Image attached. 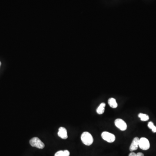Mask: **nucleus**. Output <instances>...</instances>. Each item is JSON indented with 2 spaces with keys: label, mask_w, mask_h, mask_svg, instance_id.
I'll return each mask as SVG.
<instances>
[{
  "label": "nucleus",
  "mask_w": 156,
  "mask_h": 156,
  "mask_svg": "<svg viewBox=\"0 0 156 156\" xmlns=\"http://www.w3.org/2000/svg\"><path fill=\"white\" fill-rule=\"evenodd\" d=\"M81 140L84 144L90 146L93 142V138L92 135L88 132H84L81 135Z\"/></svg>",
  "instance_id": "nucleus-1"
},
{
  "label": "nucleus",
  "mask_w": 156,
  "mask_h": 156,
  "mask_svg": "<svg viewBox=\"0 0 156 156\" xmlns=\"http://www.w3.org/2000/svg\"><path fill=\"white\" fill-rule=\"evenodd\" d=\"M30 144L33 147H36L39 149H43L45 147L44 143L37 137H34L31 139L30 141Z\"/></svg>",
  "instance_id": "nucleus-2"
},
{
  "label": "nucleus",
  "mask_w": 156,
  "mask_h": 156,
  "mask_svg": "<svg viewBox=\"0 0 156 156\" xmlns=\"http://www.w3.org/2000/svg\"><path fill=\"white\" fill-rule=\"evenodd\" d=\"M139 147L143 150H147L150 148V144L147 138H141L139 139Z\"/></svg>",
  "instance_id": "nucleus-3"
},
{
  "label": "nucleus",
  "mask_w": 156,
  "mask_h": 156,
  "mask_svg": "<svg viewBox=\"0 0 156 156\" xmlns=\"http://www.w3.org/2000/svg\"><path fill=\"white\" fill-rule=\"evenodd\" d=\"M102 137L104 140L108 143H113L115 140V136L114 134L107 131L103 132L102 134Z\"/></svg>",
  "instance_id": "nucleus-4"
},
{
  "label": "nucleus",
  "mask_w": 156,
  "mask_h": 156,
  "mask_svg": "<svg viewBox=\"0 0 156 156\" xmlns=\"http://www.w3.org/2000/svg\"><path fill=\"white\" fill-rule=\"evenodd\" d=\"M115 126L120 130L125 131L127 128V125L126 122L122 119L118 118L115 121Z\"/></svg>",
  "instance_id": "nucleus-5"
},
{
  "label": "nucleus",
  "mask_w": 156,
  "mask_h": 156,
  "mask_svg": "<svg viewBox=\"0 0 156 156\" xmlns=\"http://www.w3.org/2000/svg\"><path fill=\"white\" fill-rule=\"evenodd\" d=\"M139 138L138 137H135L133 140L130 147L129 150L131 151H134L138 149L139 147Z\"/></svg>",
  "instance_id": "nucleus-6"
},
{
  "label": "nucleus",
  "mask_w": 156,
  "mask_h": 156,
  "mask_svg": "<svg viewBox=\"0 0 156 156\" xmlns=\"http://www.w3.org/2000/svg\"><path fill=\"white\" fill-rule=\"evenodd\" d=\"M58 135L59 137L63 139H66L68 138L67 130L64 127H62L59 128Z\"/></svg>",
  "instance_id": "nucleus-7"
},
{
  "label": "nucleus",
  "mask_w": 156,
  "mask_h": 156,
  "mask_svg": "<svg viewBox=\"0 0 156 156\" xmlns=\"http://www.w3.org/2000/svg\"><path fill=\"white\" fill-rule=\"evenodd\" d=\"M106 106V104L104 103H102L100 104L99 106L97 108L96 110V112L99 115H102L104 113V110H105V107Z\"/></svg>",
  "instance_id": "nucleus-8"
},
{
  "label": "nucleus",
  "mask_w": 156,
  "mask_h": 156,
  "mask_svg": "<svg viewBox=\"0 0 156 156\" xmlns=\"http://www.w3.org/2000/svg\"><path fill=\"white\" fill-rule=\"evenodd\" d=\"M108 103L109 106L112 108H115L118 107V104L115 99L113 98H110L108 100Z\"/></svg>",
  "instance_id": "nucleus-9"
},
{
  "label": "nucleus",
  "mask_w": 156,
  "mask_h": 156,
  "mask_svg": "<svg viewBox=\"0 0 156 156\" xmlns=\"http://www.w3.org/2000/svg\"><path fill=\"white\" fill-rule=\"evenodd\" d=\"M70 152L68 150H59L55 154V156H70Z\"/></svg>",
  "instance_id": "nucleus-10"
},
{
  "label": "nucleus",
  "mask_w": 156,
  "mask_h": 156,
  "mask_svg": "<svg viewBox=\"0 0 156 156\" xmlns=\"http://www.w3.org/2000/svg\"><path fill=\"white\" fill-rule=\"evenodd\" d=\"M138 117L140 118L142 121H146L149 120V117L148 115L143 113H140L138 115Z\"/></svg>",
  "instance_id": "nucleus-11"
},
{
  "label": "nucleus",
  "mask_w": 156,
  "mask_h": 156,
  "mask_svg": "<svg viewBox=\"0 0 156 156\" xmlns=\"http://www.w3.org/2000/svg\"><path fill=\"white\" fill-rule=\"evenodd\" d=\"M148 127L153 132H156V127L154 125V123L152 121H150L148 123Z\"/></svg>",
  "instance_id": "nucleus-12"
},
{
  "label": "nucleus",
  "mask_w": 156,
  "mask_h": 156,
  "mask_svg": "<svg viewBox=\"0 0 156 156\" xmlns=\"http://www.w3.org/2000/svg\"><path fill=\"white\" fill-rule=\"evenodd\" d=\"M136 156H144V155L142 153H141V152H139V153H137L136 154Z\"/></svg>",
  "instance_id": "nucleus-13"
},
{
  "label": "nucleus",
  "mask_w": 156,
  "mask_h": 156,
  "mask_svg": "<svg viewBox=\"0 0 156 156\" xmlns=\"http://www.w3.org/2000/svg\"><path fill=\"white\" fill-rule=\"evenodd\" d=\"M128 156H136V154H135L134 152H131L129 155Z\"/></svg>",
  "instance_id": "nucleus-14"
},
{
  "label": "nucleus",
  "mask_w": 156,
  "mask_h": 156,
  "mask_svg": "<svg viewBox=\"0 0 156 156\" xmlns=\"http://www.w3.org/2000/svg\"><path fill=\"white\" fill-rule=\"evenodd\" d=\"M1 61H0V66H1Z\"/></svg>",
  "instance_id": "nucleus-15"
}]
</instances>
